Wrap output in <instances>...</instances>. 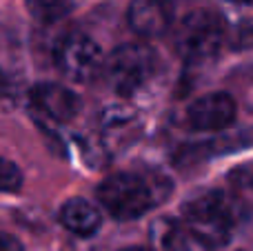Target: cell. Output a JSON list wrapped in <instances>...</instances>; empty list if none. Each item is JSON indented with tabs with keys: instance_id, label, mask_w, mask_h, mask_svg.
<instances>
[{
	"instance_id": "obj_1",
	"label": "cell",
	"mask_w": 253,
	"mask_h": 251,
	"mask_svg": "<svg viewBox=\"0 0 253 251\" xmlns=\"http://www.w3.org/2000/svg\"><path fill=\"white\" fill-rule=\"evenodd\" d=\"M96 194L98 203L116 220H135L165 200L162 180H151L149 176L135 171H118L107 176L98 185Z\"/></svg>"
},
{
	"instance_id": "obj_2",
	"label": "cell",
	"mask_w": 253,
	"mask_h": 251,
	"mask_svg": "<svg viewBox=\"0 0 253 251\" xmlns=\"http://www.w3.org/2000/svg\"><path fill=\"white\" fill-rule=\"evenodd\" d=\"M182 220L189 236L202 247L220 249L231 243L236 231V209L233 203L220 191H207L184 205Z\"/></svg>"
},
{
	"instance_id": "obj_3",
	"label": "cell",
	"mask_w": 253,
	"mask_h": 251,
	"mask_svg": "<svg viewBox=\"0 0 253 251\" xmlns=\"http://www.w3.org/2000/svg\"><path fill=\"white\" fill-rule=\"evenodd\" d=\"M224 38H227L224 18L211 9H196L180 20L173 36V47L182 60L202 62L220 51Z\"/></svg>"
},
{
	"instance_id": "obj_4",
	"label": "cell",
	"mask_w": 253,
	"mask_h": 251,
	"mask_svg": "<svg viewBox=\"0 0 253 251\" xmlns=\"http://www.w3.org/2000/svg\"><path fill=\"white\" fill-rule=\"evenodd\" d=\"M156 74V53L142 42H126L116 47L105 60V76L111 89L131 96Z\"/></svg>"
},
{
	"instance_id": "obj_5",
	"label": "cell",
	"mask_w": 253,
	"mask_h": 251,
	"mask_svg": "<svg viewBox=\"0 0 253 251\" xmlns=\"http://www.w3.org/2000/svg\"><path fill=\"white\" fill-rule=\"evenodd\" d=\"M56 65L71 83H89L105 67L100 44L84 34H71L58 44Z\"/></svg>"
},
{
	"instance_id": "obj_6",
	"label": "cell",
	"mask_w": 253,
	"mask_h": 251,
	"mask_svg": "<svg viewBox=\"0 0 253 251\" xmlns=\"http://www.w3.org/2000/svg\"><path fill=\"white\" fill-rule=\"evenodd\" d=\"M173 0H131L126 9L129 29L140 38H158L173 25Z\"/></svg>"
},
{
	"instance_id": "obj_7",
	"label": "cell",
	"mask_w": 253,
	"mask_h": 251,
	"mask_svg": "<svg viewBox=\"0 0 253 251\" xmlns=\"http://www.w3.org/2000/svg\"><path fill=\"white\" fill-rule=\"evenodd\" d=\"M236 120V100L224 91L198 98L187 111V123L196 131H220Z\"/></svg>"
},
{
	"instance_id": "obj_8",
	"label": "cell",
	"mask_w": 253,
	"mask_h": 251,
	"mask_svg": "<svg viewBox=\"0 0 253 251\" xmlns=\"http://www.w3.org/2000/svg\"><path fill=\"white\" fill-rule=\"evenodd\" d=\"M31 105L53 123H69L80 111V98L65 84L38 83L29 91Z\"/></svg>"
},
{
	"instance_id": "obj_9",
	"label": "cell",
	"mask_w": 253,
	"mask_h": 251,
	"mask_svg": "<svg viewBox=\"0 0 253 251\" xmlns=\"http://www.w3.org/2000/svg\"><path fill=\"white\" fill-rule=\"evenodd\" d=\"M58 218H60V225L67 231L80 236V238L93 236L102 225V216L98 207L84 198H69L67 203H62Z\"/></svg>"
},
{
	"instance_id": "obj_10",
	"label": "cell",
	"mask_w": 253,
	"mask_h": 251,
	"mask_svg": "<svg viewBox=\"0 0 253 251\" xmlns=\"http://www.w3.org/2000/svg\"><path fill=\"white\" fill-rule=\"evenodd\" d=\"M149 251H189L187 234L182 225L173 218H158L151 222L149 229Z\"/></svg>"
},
{
	"instance_id": "obj_11",
	"label": "cell",
	"mask_w": 253,
	"mask_h": 251,
	"mask_svg": "<svg viewBox=\"0 0 253 251\" xmlns=\"http://www.w3.org/2000/svg\"><path fill=\"white\" fill-rule=\"evenodd\" d=\"M25 7L34 20L53 25L74 11V0H25Z\"/></svg>"
},
{
	"instance_id": "obj_12",
	"label": "cell",
	"mask_w": 253,
	"mask_h": 251,
	"mask_svg": "<svg viewBox=\"0 0 253 251\" xmlns=\"http://www.w3.org/2000/svg\"><path fill=\"white\" fill-rule=\"evenodd\" d=\"M22 187V171L7 158H0V194H13Z\"/></svg>"
},
{
	"instance_id": "obj_13",
	"label": "cell",
	"mask_w": 253,
	"mask_h": 251,
	"mask_svg": "<svg viewBox=\"0 0 253 251\" xmlns=\"http://www.w3.org/2000/svg\"><path fill=\"white\" fill-rule=\"evenodd\" d=\"M0 251H22V245L13 236L0 234Z\"/></svg>"
},
{
	"instance_id": "obj_14",
	"label": "cell",
	"mask_w": 253,
	"mask_h": 251,
	"mask_svg": "<svg viewBox=\"0 0 253 251\" xmlns=\"http://www.w3.org/2000/svg\"><path fill=\"white\" fill-rule=\"evenodd\" d=\"M4 93H7V76L0 71V98H2Z\"/></svg>"
},
{
	"instance_id": "obj_15",
	"label": "cell",
	"mask_w": 253,
	"mask_h": 251,
	"mask_svg": "<svg viewBox=\"0 0 253 251\" xmlns=\"http://www.w3.org/2000/svg\"><path fill=\"white\" fill-rule=\"evenodd\" d=\"M231 2H238V4H251L253 0H231Z\"/></svg>"
},
{
	"instance_id": "obj_16",
	"label": "cell",
	"mask_w": 253,
	"mask_h": 251,
	"mask_svg": "<svg viewBox=\"0 0 253 251\" xmlns=\"http://www.w3.org/2000/svg\"><path fill=\"white\" fill-rule=\"evenodd\" d=\"M123 251H149V249H142V247H129V249H123Z\"/></svg>"
}]
</instances>
